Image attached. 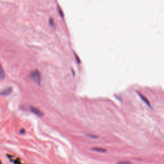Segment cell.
I'll return each instance as SVG.
<instances>
[{"label":"cell","mask_w":164,"mask_h":164,"mask_svg":"<svg viewBox=\"0 0 164 164\" xmlns=\"http://www.w3.org/2000/svg\"><path fill=\"white\" fill-rule=\"evenodd\" d=\"M93 151H96V152H99V153H105V152L107 151V150L103 148H92Z\"/></svg>","instance_id":"cell-5"},{"label":"cell","mask_w":164,"mask_h":164,"mask_svg":"<svg viewBox=\"0 0 164 164\" xmlns=\"http://www.w3.org/2000/svg\"><path fill=\"white\" fill-rule=\"evenodd\" d=\"M31 78H32L33 80L36 83L40 85L41 83V75H40V72L38 70H35L31 73Z\"/></svg>","instance_id":"cell-1"},{"label":"cell","mask_w":164,"mask_h":164,"mask_svg":"<svg viewBox=\"0 0 164 164\" xmlns=\"http://www.w3.org/2000/svg\"><path fill=\"white\" fill-rule=\"evenodd\" d=\"M58 12H59V13H60V15H61L62 17H63L64 16V14H63V12H62V11L61 10V9L60 8V7H59L58 6Z\"/></svg>","instance_id":"cell-7"},{"label":"cell","mask_w":164,"mask_h":164,"mask_svg":"<svg viewBox=\"0 0 164 164\" xmlns=\"http://www.w3.org/2000/svg\"><path fill=\"white\" fill-rule=\"evenodd\" d=\"M5 72H4L3 69L2 67L0 65V79H3V78H5Z\"/></svg>","instance_id":"cell-6"},{"label":"cell","mask_w":164,"mask_h":164,"mask_svg":"<svg viewBox=\"0 0 164 164\" xmlns=\"http://www.w3.org/2000/svg\"><path fill=\"white\" fill-rule=\"evenodd\" d=\"M49 23H50V24L51 26H53L54 25V22H53V19H49Z\"/></svg>","instance_id":"cell-8"},{"label":"cell","mask_w":164,"mask_h":164,"mask_svg":"<svg viewBox=\"0 0 164 164\" xmlns=\"http://www.w3.org/2000/svg\"><path fill=\"white\" fill-rule=\"evenodd\" d=\"M137 92V94H138V95L139 96H140V98H141V99L144 102V103H145V104L146 105H148V106H149V107H151V105H150V103H149V101L148 100V99H147V98H145V96H144V95H142V94H141V93L140 92Z\"/></svg>","instance_id":"cell-4"},{"label":"cell","mask_w":164,"mask_h":164,"mask_svg":"<svg viewBox=\"0 0 164 164\" xmlns=\"http://www.w3.org/2000/svg\"><path fill=\"white\" fill-rule=\"evenodd\" d=\"M30 110H31V111H32L34 114H35V115H37V116L40 117L44 115V114L42 113V111H40V110L38 109V108H36V107H31V108H30Z\"/></svg>","instance_id":"cell-2"},{"label":"cell","mask_w":164,"mask_h":164,"mask_svg":"<svg viewBox=\"0 0 164 164\" xmlns=\"http://www.w3.org/2000/svg\"><path fill=\"white\" fill-rule=\"evenodd\" d=\"M119 164H132V163H130V162H121Z\"/></svg>","instance_id":"cell-9"},{"label":"cell","mask_w":164,"mask_h":164,"mask_svg":"<svg viewBox=\"0 0 164 164\" xmlns=\"http://www.w3.org/2000/svg\"><path fill=\"white\" fill-rule=\"evenodd\" d=\"M12 92V89L11 87L6 88V89H4L1 92H0V95L4 96H7L11 94Z\"/></svg>","instance_id":"cell-3"},{"label":"cell","mask_w":164,"mask_h":164,"mask_svg":"<svg viewBox=\"0 0 164 164\" xmlns=\"http://www.w3.org/2000/svg\"><path fill=\"white\" fill-rule=\"evenodd\" d=\"M75 56H76V58L77 60H78V63H80V60H79V58H78V56H77V55L75 54Z\"/></svg>","instance_id":"cell-10"}]
</instances>
